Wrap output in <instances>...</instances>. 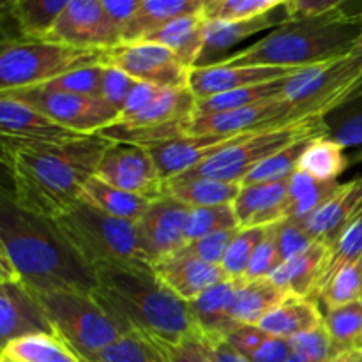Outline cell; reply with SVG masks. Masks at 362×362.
Masks as SVG:
<instances>
[{
  "label": "cell",
  "instance_id": "6da1fadb",
  "mask_svg": "<svg viewBox=\"0 0 362 362\" xmlns=\"http://www.w3.org/2000/svg\"><path fill=\"white\" fill-rule=\"evenodd\" d=\"M112 140L88 134L66 144H28L2 136V163L11 180L9 198L23 211L55 219L81 202Z\"/></svg>",
  "mask_w": 362,
  "mask_h": 362
},
{
  "label": "cell",
  "instance_id": "7a4b0ae2",
  "mask_svg": "<svg viewBox=\"0 0 362 362\" xmlns=\"http://www.w3.org/2000/svg\"><path fill=\"white\" fill-rule=\"evenodd\" d=\"M94 272L92 296L127 332H140L163 345L200 334L189 303L175 296L148 262H105Z\"/></svg>",
  "mask_w": 362,
  "mask_h": 362
},
{
  "label": "cell",
  "instance_id": "3957f363",
  "mask_svg": "<svg viewBox=\"0 0 362 362\" xmlns=\"http://www.w3.org/2000/svg\"><path fill=\"white\" fill-rule=\"evenodd\" d=\"M0 260L32 292H94V267L71 250L49 219L23 211L7 193L0 205Z\"/></svg>",
  "mask_w": 362,
  "mask_h": 362
},
{
  "label": "cell",
  "instance_id": "277c9868",
  "mask_svg": "<svg viewBox=\"0 0 362 362\" xmlns=\"http://www.w3.org/2000/svg\"><path fill=\"white\" fill-rule=\"evenodd\" d=\"M361 34L362 13L329 11L318 16L288 20L255 45L223 57L218 64L230 67L274 66L304 69L346 57Z\"/></svg>",
  "mask_w": 362,
  "mask_h": 362
},
{
  "label": "cell",
  "instance_id": "5b68a950",
  "mask_svg": "<svg viewBox=\"0 0 362 362\" xmlns=\"http://www.w3.org/2000/svg\"><path fill=\"white\" fill-rule=\"evenodd\" d=\"M52 223L71 250L90 267L105 262H148L141 250L136 221L115 218L81 200Z\"/></svg>",
  "mask_w": 362,
  "mask_h": 362
},
{
  "label": "cell",
  "instance_id": "8992f818",
  "mask_svg": "<svg viewBox=\"0 0 362 362\" xmlns=\"http://www.w3.org/2000/svg\"><path fill=\"white\" fill-rule=\"evenodd\" d=\"M327 134L329 127L325 117H311V119L293 120L281 126L253 131L175 179L205 177V179L243 184L244 179L265 159L300 141H310Z\"/></svg>",
  "mask_w": 362,
  "mask_h": 362
},
{
  "label": "cell",
  "instance_id": "52a82bcc",
  "mask_svg": "<svg viewBox=\"0 0 362 362\" xmlns=\"http://www.w3.org/2000/svg\"><path fill=\"white\" fill-rule=\"evenodd\" d=\"M105 52L81 49L52 39L4 41L0 53V92L41 87L80 67L103 64Z\"/></svg>",
  "mask_w": 362,
  "mask_h": 362
},
{
  "label": "cell",
  "instance_id": "ba28073f",
  "mask_svg": "<svg viewBox=\"0 0 362 362\" xmlns=\"http://www.w3.org/2000/svg\"><path fill=\"white\" fill-rule=\"evenodd\" d=\"M32 292V290H30ZM48 315L57 336L83 359H90L117 339L129 334L88 292H32Z\"/></svg>",
  "mask_w": 362,
  "mask_h": 362
},
{
  "label": "cell",
  "instance_id": "9c48e42d",
  "mask_svg": "<svg viewBox=\"0 0 362 362\" xmlns=\"http://www.w3.org/2000/svg\"><path fill=\"white\" fill-rule=\"evenodd\" d=\"M0 94L34 106L55 122L80 134H99L103 129L113 126L120 117V110L106 103L105 99L55 90L45 85Z\"/></svg>",
  "mask_w": 362,
  "mask_h": 362
},
{
  "label": "cell",
  "instance_id": "30bf717a",
  "mask_svg": "<svg viewBox=\"0 0 362 362\" xmlns=\"http://www.w3.org/2000/svg\"><path fill=\"white\" fill-rule=\"evenodd\" d=\"M103 64L124 71L133 80L159 88L187 87L191 71L172 49L147 41L122 42L106 49Z\"/></svg>",
  "mask_w": 362,
  "mask_h": 362
},
{
  "label": "cell",
  "instance_id": "8fae6325",
  "mask_svg": "<svg viewBox=\"0 0 362 362\" xmlns=\"http://www.w3.org/2000/svg\"><path fill=\"white\" fill-rule=\"evenodd\" d=\"M303 120L296 105L283 99L257 103L246 108L230 110L218 113H193L186 120L187 136H207V134H243L253 131L267 129V127L281 126V124Z\"/></svg>",
  "mask_w": 362,
  "mask_h": 362
},
{
  "label": "cell",
  "instance_id": "7c38bea8",
  "mask_svg": "<svg viewBox=\"0 0 362 362\" xmlns=\"http://www.w3.org/2000/svg\"><path fill=\"white\" fill-rule=\"evenodd\" d=\"M46 39L74 48L106 52L122 45V30L112 20L101 0H73Z\"/></svg>",
  "mask_w": 362,
  "mask_h": 362
},
{
  "label": "cell",
  "instance_id": "4fadbf2b",
  "mask_svg": "<svg viewBox=\"0 0 362 362\" xmlns=\"http://www.w3.org/2000/svg\"><path fill=\"white\" fill-rule=\"evenodd\" d=\"M95 177L148 200L163 197L161 175L148 148L127 141H112L103 154Z\"/></svg>",
  "mask_w": 362,
  "mask_h": 362
},
{
  "label": "cell",
  "instance_id": "5bb4252c",
  "mask_svg": "<svg viewBox=\"0 0 362 362\" xmlns=\"http://www.w3.org/2000/svg\"><path fill=\"white\" fill-rule=\"evenodd\" d=\"M189 207L163 194L136 221L141 250L152 265L179 255L187 246L186 221Z\"/></svg>",
  "mask_w": 362,
  "mask_h": 362
},
{
  "label": "cell",
  "instance_id": "9a60e30c",
  "mask_svg": "<svg viewBox=\"0 0 362 362\" xmlns=\"http://www.w3.org/2000/svg\"><path fill=\"white\" fill-rule=\"evenodd\" d=\"M32 334H57L37 297L21 281L0 283L2 346Z\"/></svg>",
  "mask_w": 362,
  "mask_h": 362
},
{
  "label": "cell",
  "instance_id": "2e32d148",
  "mask_svg": "<svg viewBox=\"0 0 362 362\" xmlns=\"http://www.w3.org/2000/svg\"><path fill=\"white\" fill-rule=\"evenodd\" d=\"M0 131L2 136L28 144H66L88 136L55 122L34 106L4 94H0Z\"/></svg>",
  "mask_w": 362,
  "mask_h": 362
},
{
  "label": "cell",
  "instance_id": "e0dca14e",
  "mask_svg": "<svg viewBox=\"0 0 362 362\" xmlns=\"http://www.w3.org/2000/svg\"><path fill=\"white\" fill-rule=\"evenodd\" d=\"M300 69L293 67H274V66H239L230 67L223 64H209L202 67H191L187 87L197 99L211 98L223 92L235 90V88L250 87V85L267 83V81L283 80L299 73Z\"/></svg>",
  "mask_w": 362,
  "mask_h": 362
},
{
  "label": "cell",
  "instance_id": "ac0fdd59",
  "mask_svg": "<svg viewBox=\"0 0 362 362\" xmlns=\"http://www.w3.org/2000/svg\"><path fill=\"white\" fill-rule=\"evenodd\" d=\"M244 134H207V136H180L148 148L163 182L182 175L187 170L207 161L219 151L232 145Z\"/></svg>",
  "mask_w": 362,
  "mask_h": 362
},
{
  "label": "cell",
  "instance_id": "d6986e66",
  "mask_svg": "<svg viewBox=\"0 0 362 362\" xmlns=\"http://www.w3.org/2000/svg\"><path fill=\"white\" fill-rule=\"evenodd\" d=\"M154 271L175 296L186 303H193L212 286L228 278L221 265H212L189 255H175L154 264Z\"/></svg>",
  "mask_w": 362,
  "mask_h": 362
},
{
  "label": "cell",
  "instance_id": "ffe728a7",
  "mask_svg": "<svg viewBox=\"0 0 362 362\" xmlns=\"http://www.w3.org/2000/svg\"><path fill=\"white\" fill-rule=\"evenodd\" d=\"M359 212H362V177L339 184L329 200L300 223L315 243L329 246Z\"/></svg>",
  "mask_w": 362,
  "mask_h": 362
},
{
  "label": "cell",
  "instance_id": "44dd1931",
  "mask_svg": "<svg viewBox=\"0 0 362 362\" xmlns=\"http://www.w3.org/2000/svg\"><path fill=\"white\" fill-rule=\"evenodd\" d=\"M290 179L281 182L247 184L233 202L240 228L272 226L288 219Z\"/></svg>",
  "mask_w": 362,
  "mask_h": 362
},
{
  "label": "cell",
  "instance_id": "7402d4cb",
  "mask_svg": "<svg viewBox=\"0 0 362 362\" xmlns=\"http://www.w3.org/2000/svg\"><path fill=\"white\" fill-rule=\"evenodd\" d=\"M288 20L290 16L288 11H286V4H283V6L269 11V13L260 14V16L247 18V20L207 21L204 52H202L200 60H198V64L194 67L209 66V64L214 62L212 60L214 57H219V60H221V55H225L230 48L239 45L240 41L258 34V32L267 30L271 27H279V25L286 23Z\"/></svg>",
  "mask_w": 362,
  "mask_h": 362
},
{
  "label": "cell",
  "instance_id": "603a6c76",
  "mask_svg": "<svg viewBox=\"0 0 362 362\" xmlns=\"http://www.w3.org/2000/svg\"><path fill=\"white\" fill-rule=\"evenodd\" d=\"M327 244L313 243L308 250L281 262L279 267L269 276V279L288 297L317 300L318 279L327 257Z\"/></svg>",
  "mask_w": 362,
  "mask_h": 362
},
{
  "label": "cell",
  "instance_id": "cb8c5ba5",
  "mask_svg": "<svg viewBox=\"0 0 362 362\" xmlns=\"http://www.w3.org/2000/svg\"><path fill=\"white\" fill-rule=\"evenodd\" d=\"M237 279H226L189 303L198 332L205 339H226L240 327L232 317Z\"/></svg>",
  "mask_w": 362,
  "mask_h": 362
},
{
  "label": "cell",
  "instance_id": "d4e9b609",
  "mask_svg": "<svg viewBox=\"0 0 362 362\" xmlns=\"http://www.w3.org/2000/svg\"><path fill=\"white\" fill-rule=\"evenodd\" d=\"M205 28H207V20L204 18V14H189V16L177 18V20L163 25L140 41L165 46V48L172 49L187 67H194L204 52Z\"/></svg>",
  "mask_w": 362,
  "mask_h": 362
},
{
  "label": "cell",
  "instance_id": "484cf974",
  "mask_svg": "<svg viewBox=\"0 0 362 362\" xmlns=\"http://www.w3.org/2000/svg\"><path fill=\"white\" fill-rule=\"evenodd\" d=\"M286 293L269 278L237 279L232 317L240 325H260L265 315L286 299Z\"/></svg>",
  "mask_w": 362,
  "mask_h": 362
},
{
  "label": "cell",
  "instance_id": "4316f807",
  "mask_svg": "<svg viewBox=\"0 0 362 362\" xmlns=\"http://www.w3.org/2000/svg\"><path fill=\"white\" fill-rule=\"evenodd\" d=\"M197 101L189 87L184 88H163L145 108L127 119L117 120L113 126L124 127H145L165 126V124L180 122L189 119L197 110Z\"/></svg>",
  "mask_w": 362,
  "mask_h": 362
},
{
  "label": "cell",
  "instance_id": "83f0119b",
  "mask_svg": "<svg viewBox=\"0 0 362 362\" xmlns=\"http://www.w3.org/2000/svg\"><path fill=\"white\" fill-rule=\"evenodd\" d=\"M207 0H141L133 20L122 28V42H136L177 18L198 14Z\"/></svg>",
  "mask_w": 362,
  "mask_h": 362
},
{
  "label": "cell",
  "instance_id": "f1b7e54d",
  "mask_svg": "<svg viewBox=\"0 0 362 362\" xmlns=\"http://www.w3.org/2000/svg\"><path fill=\"white\" fill-rule=\"evenodd\" d=\"M322 324H324V315L320 313L317 300L286 297L271 313L265 315L258 327L276 338L292 339L303 332L317 329Z\"/></svg>",
  "mask_w": 362,
  "mask_h": 362
},
{
  "label": "cell",
  "instance_id": "f546056e",
  "mask_svg": "<svg viewBox=\"0 0 362 362\" xmlns=\"http://www.w3.org/2000/svg\"><path fill=\"white\" fill-rule=\"evenodd\" d=\"M243 184L225 182V180L205 179H172L163 186V194L180 202L186 207H216V205H228L239 197Z\"/></svg>",
  "mask_w": 362,
  "mask_h": 362
},
{
  "label": "cell",
  "instance_id": "4dcf8cb0",
  "mask_svg": "<svg viewBox=\"0 0 362 362\" xmlns=\"http://www.w3.org/2000/svg\"><path fill=\"white\" fill-rule=\"evenodd\" d=\"M81 200L101 209L106 214L129 221H138L152 204L148 198L112 186L95 175H92L85 184Z\"/></svg>",
  "mask_w": 362,
  "mask_h": 362
},
{
  "label": "cell",
  "instance_id": "1f68e13d",
  "mask_svg": "<svg viewBox=\"0 0 362 362\" xmlns=\"http://www.w3.org/2000/svg\"><path fill=\"white\" fill-rule=\"evenodd\" d=\"M2 359L11 362H87L57 334H32L2 346Z\"/></svg>",
  "mask_w": 362,
  "mask_h": 362
},
{
  "label": "cell",
  "instance_id": "d6a6232c",
  "mask_svg": "<svg viewBox=\"0 0 362 362\" xmlns=\"http://www.w3.org/2000/svg\"><path fill=\"white\" fill-rule=\"evenodd\" d=\"M349 166L345 148L329 136L315 138L304 148L297 172L306 173L322 182H334Z\"/></svg>",
  "mask_w": 362,
  "mask_h": 362
},
{
  "label": "cell",
  "instance_id": "836d02e7",
  "mask_svg": "<svg viewBox=\"0 0 362 362\" xmlns=\"http://www.w3.org/2000/svg\"><path fill=\"white\" fill-rule=\"evenodd\" d=\"M362 257V212L356 216L349 225L343 228L334 239V243L329 244L327 257H325L324 267H322L320 279H318L317 299L322 290L327 286V283L334 278L338 272L349 265H356Z\"/></svg>",
  "mask_w": 362,
  "mask_h": 362
},
{
  "label": "cell",
  "instance_id": "e575fe53",
  "mask_svg": "<svg viewBox=\"0 0 362 362\" xmlns=\"http://www.w3.org/2000/svg\"><path fill=\"white\" fill-rule=\"evenodd\" d=\"M73 0H18L11 9L21 37L46 39L60 14Z\"/></svg>",
  "mask_w": 362,
  "mask_h": 362
},
{
  "label": "cell",
  "instance_id": "d590c367",
  "mask_svg": "<svg viewBox=\"0 0 362 362\" xmlns=\"http://www.w3.org/2000/svg\"><path fill=\"white\" fill-rule=\"evenodd\" d=\"M286 80L288 78L260 85H250V87L235 88V90L223 92V94L211 95V98L198 99L194 113L230 112V110L246 108V106L257 105V103L267 101V99H276L285 90Z\"/></svg>",
  "mask_w": 362,
  "mask_h": 362
},
{
  "label": "cell",
  "instance_id": "8d00e7d4",
  "mask_svg": "<svg viewBox=\"0 0 362 362\" xmlns=\"http://www.w3.org/2000/svg\"><path fill=\"white\" fill-rule=\"evenodd\" d=\"M339 182H322L306 173L296 172L290 177L288 187V219L304 221L310 218L332 193L338 189Z\"/></svg>",
  "mask_w": 362,
  "mask_h": 362
},
{
  "label": "cell",
  "instance_id": "74e56055",
  "mask_svg": "<svg viewBox=\"0 0 362 362\" xmlns=\"http://www.w3.org/2000/svg\"><path fill=\"white\" fill-rule=\"evenodd\" d=\"M87 362H168L165 349L156 339L140 332H129L95 354Z\"/></svg>",
  "mask_w": 362,
  "mask_h": 362
},
{
  "label": "cell",
  "instance_id": "f35d334b",
  "mask_svg": "<svg viewBox=\"0 0 362 362\" xmlns=\"http://www.w3.org/2000/svg\"><path fill=\"white\" fill-rule=\"evenodd\" d=\"M334 352L362 346V299L329 310L324 317Z\"/></svg>",
  "mask_w": 362,
  "mask_h": 362
},
{
  "label": "cell",
  "instance_id": "ab89813d",
  "mask_svg": "<svg viewBox=\"0 0 362 362\" xmlns=\"http://www.w3.org/2000/svg\"><path fill=\"white\" fill-rule=\"evenodd\" d=\"M232 228H240L239 219L233 211V204L216 205V207H194L187 212L186 235L189 243L211 235V233Z\"/></svg>",
  "mask_w": 362,
  "mask_h": 362
},
{
  "label": "cell",
  "instance_id": "60d3db41",
  "mask_svg": "<svg viewBox=\"0 0 362 362\" xmlns=\"http://www.w3.org/2000/svg\"><path fill=\"white\" fill-rule=\"evenodd\" d=\"M331 140L343 148L362 145V98L346 103L325 117Z\"/></svg>",
  "mask_w": 362,
  "mask_h": 362
},
{
  "label": "cell",
  "instance_id": "b9f144b4",
  "mask_svg": "<svg viewBox=\"0 0 362 362\" xmlns=\"http://www.w3.org/2000/svg\"><path fill=\"white\" fill-rule=\"evenodd\" d=\"M310 141H300V144L292 145V147L274 154L272 158L265 159L262 165H258L257 168L244 179L243 184L247 186V184H265L288 180L290 177L297 172L300 156H303L304 148L308 147Z\"/></svg>",
  "mask_w": 362,
  "mask_h": 362
},
{
  "label": "cell",
  "instance_id": "7bdbcfd3",
  "mask_svg": "<svg viewBox=\"0 0 362 362\" xmlns=\"http://www.w3.org/2000/svg\"><path fill=\"white\" fill-rule=\"evenodd\" d=\"M269 226H253V228H240L233 243L230 244L225 258H223L221 269L232 279H243L246 269L250 265L251 257L258 244L264 240Z\"/></svg>",
  "mask_w": 362,
  "mask_h": 362
},
{
  "label": "cell",
  "instance_id": "ee69618b",
  "mask_svg": "<svg viewBox=\"0 0 362 362\" xmlns=\"http://www.w3.org/2000/svg\"><path fill=\"white\" fill-rule=\"evenodd\" d=\"M288 0H214L204 7L202 14L207 21H235L260 16Z\"/></svg>",
  "mask_w": 362,
  "mask_h": 362
},
{
  "label": "cell",
  "instance_id": "f6af8a7d",
  "mask_svg": "<svg viewBox=\"0 0 362 362\" xmlns=\"http://www.w3.org/2000/svg\"><path fill=\"white\" fill-rule=\"evenodd\" d=\"M362 296V283L359 267L356 265H349L343 269L341 272L334 276L331 281L327 283L324 290L320 292L318 299L325 306V310H334V308L345 306V304L359 300Z\"/></svg>",
  "mask_w": 362,
  "mask_h": 362
},
{
  "label": "cell",
  "instance_id": "bcb514c9",
  "mask_svg": "<svg viewBox=\"0 0 362 362\" xmlns=\"http://www.w3.org/2000/svg\"><path fill=\"white\" fill-rule=\"evenodd\" d=\"M103 80H105V64H94V66L71 71V73L46 83L45 87L103 99Z\"/></svg>",
  "mask_w": 362,
  "mask_h": 362
},
{
  "label": "cell",
  "instance_id": "7dc6e473",
  "mask_svg": "<svg viewBox=\"0 0 362 362\" xmlns=\"http://www.w3.org/2000/svg\"><path fill=\"white\" fill-rule=\"evenodd\" d=\"M239 230L240 228L223 230V232H216L207 237H202V239L191 240L180 253L189 255V257L204 260L207 262V264L221 265L223 258H225L226 251H228L230 244L233 243V239H235V235L239 233Z\"/></svg>",
  "mask_w": 362,
  "mask_h": 362
},
{
  "label": "cell",
  "instance_id": "c3c4849f",
  "mask_svg": "<svg viewBox=\"0 0 362 362\" xmlns=\"http://www.w3.org/2000/svg\"><path fill=\"white\" fill-rule=\"evenodd\" d=\"M288 341L290 346H292V352L300 354L311 362H331L336 356L332 339L329 336L325 324L318 325L317 329H311L308 332H303V334L296 336Z\"/></svg>",
  "mask_w": 362,
  "mask_h": 362
},
{
  "label": "cell",
  "instance_id": "681fc988",
  "mask_svg": "<svg viewBox=\"0 0 362 362\" xmlns=\"http://www.w3.org/2000/svg\"><path fill=\"white\" fill-rule=\"evenodd\" d=\"M279 264H281V257H279L278 244H276V230L272 225L267 228L264 240L255 250L243 279L269 278L279 267Z\"/></svg>",
  "mask_w": 362,
  "mask_h": 362
},
{
  "label": "cell",
  "instance_id": "f907efd6",
  "mask_svg": "<svg viewBox=\"0 0 362 362\" xmlns=\"http://www.w3.org/2000/svg\"><path fill=\"white\" fill-rule=\"evenodd\" d=\"M276 230V244H278L279 257L281 262L288 260L293 255L300 253V251L308 250L311 244L315 243L303 226V223L297 219H285V221L274 225Z\"/></svg>",
  "mask_w": 362,
  "mask_h": 362
},
{
  "label": "cell",
  "instance_id": "816d5d0a",
  "mask_svg": "<svg viewBox=\"0 0 362 362\" xmlns=\"http://www.w3.org/2000/svg\"><path fill=\"white\" fill-rule=\"evenodd\" d=\"M136 85V80L117 67L105 66V80H103V99L122 112L131 90Z\"/></svg>",
  "mask_w": 362,
  "mask_h": 362
},
{
  "label": "cell",
  "instance_id": "f5cc1de1",
  "mask_svg": "<svg viewBox=\"0 0 362 362\" xmlns=\"http://www.w3.org/2000/svg\"><path fill=\"white\" fill-rule=\"evenodd\" d=\"M163 349L168 356V362H214L200 334L184 339L177 345H163Z\"/></svg>",
  "mask_w": 362,
  "mask_h": 362
},
{
  "label": "cell",
  "instance_id": "db71d44e",
  "mask_svg": "<svg viewBox=\"0 0 362 362\" xmlns=\"http://www.w3.org/2000/svg\"><path fill=\"white\" fill-rule=\"evenodd\" d=\"M345 2L346 0H288L286 11H288L290 20H299V18L318 16L329 11L341 9Z\"/></svg>",
  "mask_w": 362,
  "mask_h": 362
},
{
  "label": "cell",
  "instance_id": "11a10c76",
  "mask_svg": "<svg viewBox=\"0 0 362 362\" xmlns=\"http://www.w3.org/2000/svg\"><path fill=\"white\" fill-rule=\"evenodd\" d=\"M163 88L156 87V85H151V83H141V81H136V85H134V88L131 90L129 98H127L126 105H124L122 112H120V119H127V117L134 115V113L140 112L141 108H145V106L148 105V103L152 101V99L156 98V95L161 92Z\"/></svg>",
  "mask_w": 362,
  "mask_h": 362
},
{
  "label": "cell",
  "instance_id": "9f6ffc18",
  "mask_svg": "<svg viewBox=\"0 0 362 362\" xmlns=\"http://www.w3.org/2000/svg\"><path fill=\"white\" fill-rule=\"evenodd\" d=\"M101 4L122 30L138 13L141 0H101Z\"/></svg>",
  "mask_w": 362,
  "mask_h": 362
},
{
  "label": "cell",
  "instance_id": "6f0895ef",
  "mask_svg": "<svg viewBox=\"0 0 362 362\" xmlns=\"http://www.w3.org/2000/svg\"><path fill=\"white\" fill-rule=\"evenodd\" d=\"M207 345L214 362H250L244 356H240L226 339H205L202 338Z\"/></svg>",
  "mask_w": 362,
  "mask_h": 362
},
{
  "label": "cell",
  "instance_id": "680465c9",
  "mask_svg": "<svg viewBox=\"0 0 362 362\" xmlns=\"http://www.w3.org/2000/svg\"><path fill=\"white\" fill-rule=\"evenodd\" d=\"M331 362H362V346L343 350V352L336 354Z\"/></svg>",
  "mask_w": 362,
  "mask_h": 362
},
{
  "label": "cell",
  "instance_id": "91938a15",
  "mask_svg": "<svg viewBox=\"0 0 362 362\" xmlns=\"http://www.w3.org/2000/svg\"><path fill=\"white\" fill-rule=\"evenodd\" d=\"M285 362H311V361L306 359V357H304V356H300V354L292 352V354H290L288 359H286Z\"/></svg>",
  "mask_w": 362,
  "mask_h": 362
},
{
  "label": "cell",
  "instance_id": "94428289",
  "mask_svg": "<svg viewBox=\"0 0 362 362\" xmlns=\"http://www.w3.org/2000/svg\"><path fill=\"white\" fill-rule=\"evenodd\" d=\"M357 267H359V274H361V283H362V257H361V260L357 262ZM361 299H362V296H361Z\"/></svg>",
  "mask_w": 362,
  "mask_h": 362
},
{
  "label": "cell",
  "instance_id": "6125c7cd",
  "mask_svg": "<svg viewBox=\"0 0 362 362\" xmlns=\"http://www.w3.org/2000/svg\"><path fill=\"white\" fill-rule=\"evenodd\" d=\"M209 2H214V0H207V4H209ZM207 4H205V6H207Z\"/></svg>",
  "mask_w": 362,
  "mask_h": 362
},
{
  "label": "cell",
  "instance_id": "be15d7a7",
  "mask_svg": "<svg viewBox=\"0 0 362 362\" xmlns=\"http://www.w3.org/2000/svg\"><path fill=\"white\" fill-rule=\"evenodd\" d=\"M2 362H11V361H7V359H2Z\"/></svg>",
  "mask_w": 362,
  "mask_h": 362
},
{
  "label": "cell",
  "instance_id": "e7e4bbea",
  "mask_svg": "<svg viewBox=\"0 0 362 362\" xmlns=\"http://www.w3.org/2000/svg\"><path fill=\"white\" fill-rule=\"evenodd\" d=\"M359 159H362V156H361V158H359Z\"/></svg>",
  "mask_w": 362,
  "mask_h": 362
}]
</instances>
